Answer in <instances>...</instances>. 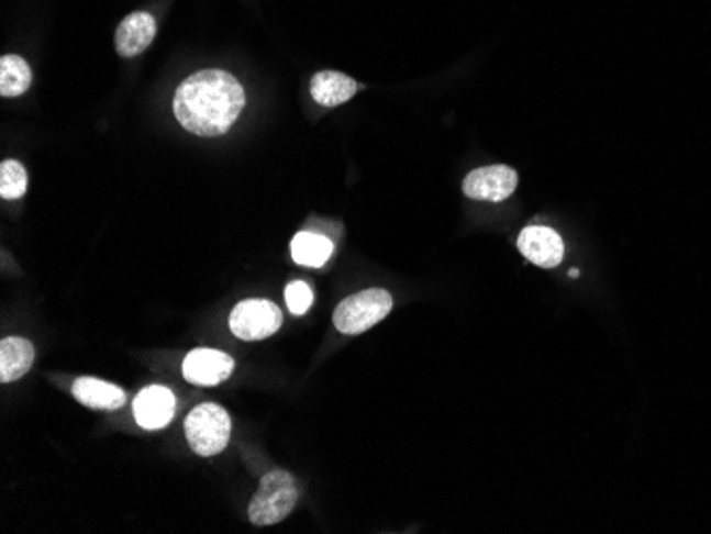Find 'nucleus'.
Returning <instances> with one entry per match:
<instances>
[{"label":"nucleus","instance_id":"0eeeda50","mask_svg":"<svg viewBox=\"0 0 711 534\" xmlns=\"http://www.w3.org/2000/svg\"><path fill=\"white\" fill-rule=\"evenodd\" d=\"M184 377L186 381L195 386H218L226 381L233 370H235V360L218 349H195L186 356L184 360Z\"/></svg>","mask_w":711,"mask_h":534},{"label":"nucleus","instance_id":"1a4fd4ad","mask_svg":"<svg viewBox=\"0 0 711 534\" xmlns=\"http://www.w3.org/2000/svg\"><path fill=\"white\" fill-rule=\"evenodd\" d=\"M518 247L524 258L542 268L558 267L565 256L563 238L545 226H531L522 231L518 238Z\"/></svg>","mask_w":711,"mask_h":534},{"label":"nucleus","instance_id":"4468645a","mask_svg":"<svg viewBox=\"0 0 711 534\" xmlns=\"http://www.w3.org/2000/svg\"><path fill=\"white\" fill-rule=\"evenodd\" d=\"M333 256V241L315 233H299L292 238V260L301 267L320 268Z\"/></svg>","mask_w":711,"mask_h":534},{"label":"nucleus","instance_id":"f03ea898","mask_svg":"<svg viewBox=\"0 0 711 534\" xmlns=\"http://www.w3.org/2000/svg\"><path fill=\"white\" fill-rule=\"evenodd\" d=\"M299 501L295 477L281 468L263 477L258 492L249 502V522L256 526H273L284 522Z\"/></svg>","mask_w":711,"mask_h":534},{"label":"nucleus","instance_id":"423d86ee","mask_svg":"<svg viewBox=\"0 0 711 534\" xmlns=\"http://www.w3.org/2000/svg\"><path fill=\"white\" fill-rule=\"evenodd\" d=\"M518 186V173L511 167L475 168L463 181V192L474 201L501 202L513 194Z\"/></svg>","mask_w":711,"mask_h":534},{"label":"nucleus","instance_id":"9d476101","mask_svg":"<svg viewBox=\"0 0 711 534\" xmlns=\"http://www.w3.org/2000/svg\"><path fill=\"white\" fill-rule=\"evenodd\" d=\"M156 36V20L149 13L136 11L122 20L115 31V52L122 58H135L143 54Z\"/></svg>","mask_w":711,"mask_h":534},{"label":"nucleus","instance_id":"f3484780","mask_svg":"<svg viewBox=\"0 0 711 534\" xmlns=\"http://www.w3.org/2000/svg\"><path fill=\"white\" fill-rule=\"evenodd\" d=\"M313 302V292L305 281H292L286 286V304L295 315H303Z\"/></svg>","mask_w":711,"mask_h":534},{"label":"nucleus","instance_id":"9b49d317","mask_svg":"<svg viewBox=\"0 0 711 534\" xmlns=\"http://www.w3.org/2000/svg\"><path fill=\"white\" fill-rule=\"evenodd\" d=\"M73 397L84 407L97 409V411H115L126 402V394L122 388L95 377L77 379L73 383Z\"/></svg>","mask_w":711,"mask_h":534},{"label":"nucleus","instance_id":"ddd939ff","mask_svg":"<svg viewBox=\"0 0 711 534\" xmlns=\"http://www.w3.org/2000/svg\"><path fill=\"white\" fill-rule=\"evenodd\" d=\"M34 363V347L31 341L11 336L0 343V381L11 383L24 377Z\"/></svg>","mask_w":711,"mask_h":534},{"label":"nucleus","instance_id":"f8f14e48","mask_svg":"<svg viewBox=\"0 0 711 534\" xmlns=\"http://www.w3.org/2000/svg\"><path fill=\"white\" fill-rule=\"evenodd\" d=\"M311 97L318 104L337 107L349 101L358 92V84L337 70H322L311 79Z\"/></svg>","mask_w":711,"mask_h":534},{"label":"nucleus","instance_id":"7ed1b4c3","mask_svg":"<svg viewBox=\"0 0 711 534\" xmlns=\"http://www.w3.org/2000/svg\"><path fill=\"white\" fill-rule=\"evenodd\" d=\"M186 438L195 454L211 458L226 449L231 438V418L229 413L213 402L199 404L190 411L186 420Z\"/></svg>","mask_w":711,"mask_h":534},{"label":"nucleus","instance_id":"dca6fc26","mask_svg":"<svg viewBox=\"0 0 711 534\" xmlns=\"http://www.w3.org/2000/svg\"><path fill=\"white\" fill-rule=\"evenodd\" d=\"M26 188H29L26 168L18 160H4L0 165V197L7 201H13L24 197Z\"/></svg>","mask_w":711,"mask_h":534},{"label":"nucleus","instance_id":"39448f33","mask_svg":"<svg viewBox=\"0 0 711 534\" xmlns=\"http://www.w3.org/2000/svg\"><path fill=\"white\" fill-rule=\"evenodd\" d=\"M281 311L271 301L249 299L238 302L231 313V331L241 341H263L281 329Z\"/></svg>","mask_w":711,"mask_h":534},{"label":"nucleus","instance_id":"20e7f679","mask_svg":"<svg viewBox=\"0 0 711 534\" xmlns=\"http://www.w3.org/2000/svg\"><path fill=\"white\" fill-rule=\"evenodd\" d=\"M392 309V297L388 290H365L341 301L333 313V324L343 334L367 333L379 324Z\"/></svg>","mask_w":711,"mask_h":534},{"label":"nucleus","instance_id":"2eb2a0df","mask_svg":"<svg viewBox=\"0 0 711 534\" xmlns=\"http://www.w3.org/2000/svg\"><path fill=\"white\" fill-rule=\"evenodd\" d=\"M33 84L31 65L20 56H2L0 60V94L4 99L24 94Z\"/></svg>","mask_w":711,"mask_h":534},{"label":"nucleus","instance_id":"6e6552de","mask_svg":"<svg viewBox=\"0 0 711 534\" xmlns=\"http://www.w3.org/2000/svg\"><path fill=\"white\" fill-rule=\"evenodd\" d=\"M136 424L145 431H160L175 415V397L165 386H149L136 394L133 402Z\"/></svg>","mask_w":711,"mask_h":534},{"label":"nucleus","instance_id":"f257e3e1","mask_svg":"<svg viewBox=\"0 0 711 534\" xmlns=\"http://www.w3.org/2000/svg\"><path fill=\"white\" fill-rule=\"evenodd\" d=\"M245 107V92L237 79L218 68L190 75L175 92L173 111L188 133L199 136L226 134Z\"/></svg>","mask_w":711,"mask_h":534}]
</instances>
